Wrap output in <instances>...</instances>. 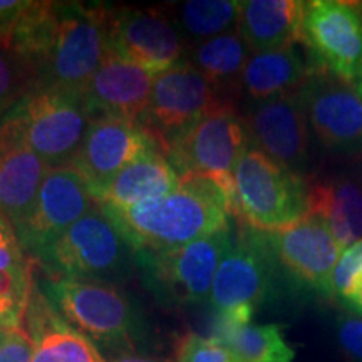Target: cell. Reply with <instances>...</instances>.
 <instances>
[{"instance_id":"cell-1","label":"cell","mask_w":362,"mask_h":362,"mask_svg":"<svg viewBox=\"0 0 362 362\" xmlns=\"http://www.w3.org/2000/svg\"><path fill=\"white\" fill-rule=\"evenodd\" d=\"M136 255H158L197 242L230 225L233 208L218 185L197 175L181 176L165 197L126 210L101 208Z\"/></svg>"},{"instance_id":"cell-2","label":"cell","mask_w":362,"mask_h":362,"mask_svg":"<svg viewBox=\"0 0 362 362\" xmlns=\"http://www.w3.org/2000/svg\"><path fill=\"white\" fill-rule=\"evenodd\" d=\"M59 314L103 349L136 354L148 334L146 319L136 302L115 285L71 279L37 282Z\"/></svg>"},{"instance_id":"cell-3","label":"cell","mask_w":362,"mask_h":362,"mask_svg":"<svg viewBox=\"0 0 362 362\" xmlns=\"http://www.w3.org/2000/svg\"><path fill=\"white\" fill-rule=\"evenodd\" d=\"M34 264L49 279L121 285L133 275L134 252L124 235L101 208L71 225L59 235Z\"/></svg>"},{"instance_id":"cell-4","label":"cell","mask_w":362,"mask_h":362,"mask_svg":"<svg viewBox=\"0 0 362 362\" xmlns=\"http://www.w3.org/2000/svg\"><path fill=\"white\" fill-rule=\"evenodd\" d=\"M237 216L243 223L279 232L300 221L310 211V185L304 176L275 163L250 146L233 171Z\"/></svg>"},{"instance_id":"cell-5","label":"cell","mask_w":362,"mask_h":362,"mask_svg":"<svg viewBox=\"0 0 362 362\" xmlns=\"http://www.w3.org/2000/svg\"><path fill=\"white\" fill-rule=\"evenodd\" d=\"M4 117L49 168L72 165L93 123L79 93L45 86H37Z\"/></svg>"},{"instance_id":"cell-6","label":"cell","mask_w":362,"mask_h":362,"mask_svg":"<svg viewBox=\"0 0 362 362\" xmlns=\"http://www.w3.org/2000/svg\"><path fill=\"white\" fill-rule=\"evenodd\" d=\"M107 52V7L59 2L56 39L40 67L39 86L81 94Z\"/></svg>"},{"instance_id":"cell-7","label":"cell","mask_w":362,"mask_h":362,"mask_svg":"<svg viewBox=\"0 0 362 362\" xmlns=\"http://www.w3.org/2000/svg\"><path fill=\"white\" fill-rule=\"evenodd\" d=\"M250 146L245 117L238 115L232 103H225L203 117L166 156L180 176L197 175L215 181L232 203L233 216H237L233 171Z\"/></svg>"},{"instance_id":"cell-8","label":"cell","mask_w":362,"mask_h":362,"mask_svg":"<svg viewBox=\"0 0 362 362\" xmlns=\"http://www.w3.org/2000/svg\"><path fill=\"white\" fill-rule=\"evenodd\" d=\"M232 243L233 230L230 223L176 250L136 255V267L141 269L156 296L173 304L202 305L210 302L215 275Z\"/></svg>"},{"instance_id":"cell-9","label":"cell","mask_w":362,"mask_h":362,"mask_svg":"<svg viewBox=\"0 0 362 362\" xmlns=\"http://www.w3.org/2000/svg\"><path fill=\"white\" fill-rule=\"evenodd\" d=\"M225 103L232 101L185 61L155 78L143 128L168 155L203 117Z\"/></svg>"},{"instance_id":"cell-10","label":"cell","mask_w":362,"mask_h":362,"mask_svg":"<svg viewBox=\"0 0 362 362\" xmlns=\"http://www.w3.org/2000/svg\"><path fill=\"white\" fill-rule=\"evenodd\" d=\"M300 42L314 69L354 86L362 62V6L342 0L307 2Z\"/></svg>"},{"instance_id":"cell-11","label":"cell","mask_w":362,"mask_h":362,"mask_svg":"<svg viewBox=\"0 0 362 362\" xmlns=\"http://www.w3.org/2000/svg\"><path fill=\"white\" fill-rule=\"evenodd\" d=\"M110 51L151 74L187 61L188 44L165 7H107Z\"/></svg>"},{"instance_id":"cell-12","label":"cell","mask_w":362,"mask_h":362,"mask_svg":"<svg viewBox=\"0 0 362 362\" xmlns=\"http://www.w3.org/2000/svg\"><path fill=\"white\" fill-rule=\"evenodd\" d=\"M279 262L269 233L243 223L232 248L221 260L211 287L210 304L215 312L264 304L274 291Z\"/></svg>"},{"instance_id":"cell-13","label":"cell","mask_w":362,"mask_h":362,"mask_svg":"<svg viewBox=\"0 0 362 362\" xmlns=\"http://www.w3.org/2000/svg\"><path fill=\"white\" fill-rule=\"evenodd\" d=\"M297 94L310 131L322 146L341 155L362 153V99L354 86L314 69Z\"/></svg>"},{"instance_id":"cell-14","label":"cell","mask_w":362,"mask_h":362,"mask_svg":"<svg viewBox=\"0 0 362 362\" xmlns=\"http://www.w3.org/2000/svg\"><path fill=\"white\" fill-rule=\"evenodd\" d=\"M160 148L143 126L117 119L93 121L71 168L84 180L98 203L104 189L126 166Z\"/></svg>"},{"instance_id":"cell-15","label":"cell","mask_w":362,"mask_h":362,"mask_svg":"<svg viewBox=\"0 0 362 362\" xmlns=\"http://www.w3.org/2000/svg\"><path fill=\"white\" fill-rule=\"evenodd\" d=\"M252 146L275 163L304 176L310 158V126L297 90L247 104Z\"/></svg>"},{"instance_id":"cell-16","label":"cell","mask_w":362,"mask_h":362,"mask_svg":"<svg viewBox=\"0 0 362 362\" xmlns=\"http://www.w3.org/2000/svg\"><path fill=\"white\" fill-rule=\"evenodd\" d=\"M96 206L78 171L71 166L49 170L33 214L17 233L27 257L34 262L59 235Z\"/></svg>"},{"instance_id":"cell-17","label":"cell","mask_w":362,"mask_h":362,"mask_svg":"<svg viewBox=\"0 0 362 362\" xmlns=\"http://www.w3.org/2000/svg\"><path fill=\"white\" fill-rule=\"evenodd\" d=\"M280 269L320 296H334L332 274L342 250L322 215L309 214L279 232H267Z\"/></svg>"},{"instance_id":"cell-18","label":"cell","mask_w":362,"mask_h":362,"mask_svg":"<svg viewBox=\"0 0 362 362\" xmlns=\"http://www.w3.org/2000/svg\"><path fill=\"white\" fill-rule=\"evenodd\" d=\"M155 74L110 51L81 93L90 121L117 119L143 126Z\"/></svg>"},{"instance_id":"cell-19","label":"cell","mask_w":362,"mask_h":362,"mask_svg":"<svg viewBox=\"0 0 362 362\" xmlns=\"http://www.w3.org/2000/svg\"><path fill=\"white\" fill-rule=\"evenodd\" d=\"M49 166L27 146L11 119H0V211L17 233L29 220Z\"/></svg>"},{"instance_id":"cell-20","label":"cell","mask_w":362,"mask_h":362,"mask_svg":"<svg viewBox=\"0 0 362 362\" xmlns=\"http://www.w3.org/2000/svg\"><path fill=\"white\" fill-rule=\"evenodd\" d=\"M33 362H106L98 346L76 330L34 282L25 312Z\"/></svg>"},{"instance_id":"cell-21","label":"cell","mask_w":362,"mask_h":362,"mask_svg":"<svg viewBox=\"0 0 362 362\" xmlns=\"http://www.w3.org/2000/svg\"><path fill=\"white\" fill-rule=\"evenodd\" d=\"M305 4L302 0H245L238 33L253 52H267L300 42Z\"/></svg>"},{"instance_id":"cell-22","label":"cell","mask_w":362,"mask_h":362,"mask_svg":"<svg viewBox=\"0 0 362 362\" xmlns=\"http://www.w3.org/2000/svg\"><path fill=\"white\" fill-rule=\"evenodd\" d=\"M181 176L160 148L153 149L121 171L104 189L99 208L126 210L165 197L178 187Z\"/></svg>"},{"instance_id":"cell-23","label":"cell","mask_w":362,"mask_h":362,"mask_svg":"<svg viewBox=\"0 0 362 362\" xmlns=\"http://www.w3.org/2000/svg\"><path fill=\"white\" fill-rule=\"evenodd\" d=\"M322 215L344 252L362 240V175L342 173L310 183V211Z\"/></svg>"},{"instance_id":"cell-24","label":"cell","mask_w":362,"mask_h":362,"mask_svg":"<svg viewBox=\"0 0 362 362\" xmlns=\"http://www.w3.org/2000/svg\"><path fill=\"white\" fill-rule=\"evenodd\" d=\"M314 71L302 51L293 45L267 52H253L240 79V90L248 103L265 101L296 93Z\"/></svg>"},{"instance_id":"cell-25","label":"cell","mask_w":362,"mask_h":362,"mask_svg":"<svg viewBox=\"0 0 362 362\" xmlns=\"http://www.w3.org/2000/svg\"><path fill=\"white\" fill-rule=\"evenodd\" d=\"M250 56V47L238 30H233L192 45L187 61L226 98L230 90H240L242 72Z\"/></svg>"},{"instance_id":"cell-26","label":"cell","mask_w":362,"mask_h":362,"mask_svg":"<svg viewBox=\"0 0 362 362\" xmlns=\"http://www.w3.org/2000/svg\"><path fill=\"white\" fill-rule=\"evenodd\" d=\"M187 40L188 49L203 40L238 30L242 2L238 0H188L165 7Z\"/></svg>"},{"instance_id":"cell-27","label":"cell","mask_w":362,"mask_h":362,"mask_svg":"<svg viewBox=\"0 0 362 362\" xmlns=\"http://www.w3.org/2000/svg\"><path fill=\"white\" fill-rule=\"evenodd\" d=\"M59 2L30 0L8 42V51L30 62L40 74L57 33Z\"/></svg>"},{"instance_id":"cell-28","label":"cell","mask_w":362,"mask_h":362,"mask_svg":"<svg viewBox=\"0 0 362 362\" xmlns=\"http://www.w3.org/2000/svg\"><path fill=\"white\" fill-rule=\"evenodd\" d=\"M221 342L233 352L238 362H292L296 357V351L285 341L277 324H248Z\"/></svg>"},{"instance_id":"cell-29","label":"cell","mask_w":362,"mask_h":362,"mask_svg":"<svg viewBox=\"0 0 362 362\" xmlns=\"http://www.w3.org/2000/svg\"><path fill=\"white\" fill-rule=\"evenodd\" d=\"M34 262L0 270V327L22 329L34 287Z\"/></svg>"},{"instance_id":"cell-30","label":"cell","mask_w":362,"mask_h":362,"mask_svg":"<svg viewBox=\"0 0 362 362\" xmlns=\"http://www.w3.org/2000/svg\"><path fill=\"white\" fill-rule=\"evenodd\" d=\"M37 86V69L16 52L0 47V119Z\"/></svg>"},{"instance_id":"cell-31","label":"cell","mask_w":362,"mask_h":362,"mask_svg":"<svg viewBox=\"0 0 362 362\" xmlns=\"http://www.w3.org/2000/svg\"><path fill=\"white\" fill-rule=\"evenodd\" d=\"M176 362H238L233 352L215 337L188 332L176 344Z\"/></svg>"},{"instance_id":"cell-32","label":"cell","mask_w":362,"mask_h":362,"mask_svg":"<svg viewBox=\"0 0 362 362\" xmlns=\"http://www.w3.org/2000/svg\"><path fill=\"white\" fill-rule=\"evenodd\" d=\"M362 270V240L356 242L354 245L346 248L339 257V262L332 274V293L346 298L351 291V285Z\"/></svg>"},{"instance_id":"cell-33","label":"cell","mask_w":362,"mask_h":362,"mask_svg":"<svg viewBox=\"0 0 362 362\" xmlns=\"http://www.w3.org/2000/svg\"><path fill=\"white\" fill-rule=\"evenodd\" d=\"M33 264L22 248L16 226L0 211V270Z\"/></svg>"},{"instance_id":"cell-34","label":"cell","mask_w":362,"mask_h":362,"mask_svg":"<svg viewBox=\"0 0 362 362\" xmlns=\"http://www.w3.org/2000/svg\"><path fill=\"white\" fill-rule=\"evenodd\" d=\"M336 332L342 351L362 362V317L342 315L336 324Z\"/></svg>"},{"instance_id":"cell-35","label":"cell","mask_w":362,"mask_h":362,"mask_svg":"<svg viewBox=\"0 0 362 362\" xmlns=\"http://www.w3.org/2000/svg\"><path fill=\"white\" fill-rule=\"evenodd\" d=\"M30 0H0V47L8 49V42L21 16Z\"/></svg>"},{"instance_id":"cell-36","label":"cell","mask_w":362,"mask_h":362,"mask_svg":"<svg viewBox=\"0 0 362 362\" xmlns=\"http://www.w3.org/2000/svg\"><path fill=\"white\" fill-rule=\"evenodd\" d=\"M0 362H33V342L25 329H17L11 341L0 349Z\"/></svg>"},{"instance_id":"cell-37","label":"cell","mask_w":362,"mask_h":362,"mask_svg":"<svg viewBox=\"0 0 362 362\" xmlns=\"http://www.w3.org/2000/svg\"><path fill=\"white\" fill-rule=\"evenodd\" d=\"M344 302H346L352 310L361 312L362 314V270L357 274L354 282H352L351 291L346 296V298H344Z\"/></svg>"},{"instance_id":"cell-38","label":"cell","mask_w":362,"mask_h":362,"mask_svg":"<svg viewBox=\"0 0 362 362\" xmlns=\"http://www.w3.org/2000/svg\"><path fill=\"white\" fill-rule=\"evenodd\" d=\"M111 362H168L166 359H160V357H149L141 354H121L116 356Z\"/></svg>"},{"instance_id":"cell-39","label":"cell","mask_w":362,"mask_h":362,"mask_svg":"<svg viewBox=\"0 0 362 362\" xmlns=\"http://www.w3.org/2000/svg\"><path fill=\"white\" fill-rule=\"evenodd\" d=\"M16 330L17 329L12 330V329H2V327H0V349H2V347L6 346L8 341H11L13 334H16Z\"/></svg>"},{"instance_id":"cell-40","label":"cell","mask_w":362,"mask_h":362,"mask_svg":"<svg viewBox=\"0 0 362 362\" xmlns=\"http://www.w3.org/2000/svg\"><path fill=\"white\" fill-rule=\"evenodd\" d=\"M354 88L357 90V94H359V98L362 99V62L359 66V71H357V76H356V81H354Z\"/></svg>"}]
</instances>
